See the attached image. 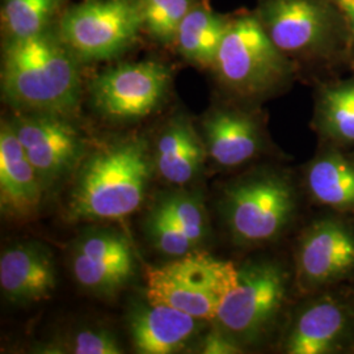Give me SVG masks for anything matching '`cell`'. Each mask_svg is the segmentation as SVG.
Returning <instances> with one entry per match:
<instances>
[{
    "mask_svg": "<svg viewBox=\"0 0 354 354\" xmlns=\"http://www.w3.org/2000/svg\"><path fill=\"white\" fill-rule=\"evenodd\" d=\"M80 61L58 26L26 38H4L1 95L16 112L75 113L82 99Z\"/></svg>",
    "mask_w": 354,
    "mask_h": 354,
    "instance_id": "6da1fadb",
    "label": "cell"
},
{
    "mask_svg": "<svg viewBox=\"0 0 354 354\" xmlns=\"http://www.w3.org/2000/svg\"><path fill=\"white\" fill-rule=\"evenodd\" d=\"M253 11L299 74L302 70H351L349 28L332 0H257Z\"/></svg>",
    "mask_w": 354,
    "mask_h": 354,
    "instance_id": "7a4b0ae2",
    "label": "cell"
},
{
    "mask_svg": "<svg viewBox=\"0 0 354 354\" xmlns=\"http://www.w3.org/2000/svg\"><path fill=\"white\" fill-rule=\"evenodd\" d=\"M151 175L147 142L131 137L95 152L84 162L70 198L75 219L117 221L138 210Z\"/></svg>",
    "mask_w": 354,
    "mask_h": 354,
    "instance_id": "3957f363",
    "label": "cell"
},
{
    "mask_svg": "<svg viewBox=\"0 0 354 354\" xmlns=\"http://www.w3.org/2000/svg\"><path fill=\"white\" fill-rule=\"evenodd\" d=\"M212 70L228 96L247 105L286 91L299 75L250 10L231 13Z\"/></svg>",
    "mask_w": 354,
    "mask_h": 354,
    "instance_id": "277c9868",
    "label": "cell"
},
{
    "mask_svg": "<svg viewBox=\"0 0 354 354\" xmlns=\"http://www.w3.org/2000/svg\"><path fill=\"white\" fill-rule=\"evenodd\" d=\"M145 279L149 302L175 307L200 320H214L239 281V268L196 250L165 266L146 268Z\"/></svg>",
    "mask_w": 354,
    "mask_h": 354,
    "instance_id": "5b68a950",
    "label": "cell"
},
{
    "mask_svg": "<svg viewBox=\"0 0 354 354\" xmlns=\"http://www.w3.org/2000/svg\"><path fill=\"white\" fill-rule=\"evenodd\" d=\"M57 26L82 64L112 61L143 33L140 0H83L67 7Z\"/></svg>",
    "mask_w": 354,
    "mask_h": 354,
    "instance_id": "8992f818",
    "label": "cell"
},
{
    "mask_svg": "<svg viewBox=\"0 0 354 354\" xmlns=\"http://www.w3.org/2000/svg\"><path fill=\"white\" fill-rule=\"evenodd\" d=\"M223 214L232 238L241 244L273 241L289 226L295 213V193L277 174L241 178L225 190Z\"/></svg>",
    "mask_w": 354,
    "mask_h": 354,
    "instance_id": "52a82bcc",
    "label": "cell"
},
{
    "mask_svg": "<svg viewBox=\"0 0 354 354\" xmlns=\"http://www.w3.org/2000/svg\"><path fill=\"white\" fill-rule=\"evenodd\" d=\"M288 274L279 263L239 268V281L219 307L215 322L241 346L254 342L272 324L286 297Z\"/></svg>",
    "mask_w": 354,
    "mask_h": 354,
    "instance_id": "ba28073f",
    "label": "cell"
},
{
    "mask_svg": "<svg viewBox=\"0 0 354 354\" xmlns=\"http://www.w3.org/2000/svg\"><path fill=\"white\" fill-rule=\"evenodd\" d=\"M171 82L172 73L163 62H124L104 70L92 80L91 102L108 120L137 121L159 109Z\"/></svg>",
    "mask_w": 354,
    "mask_h": 354,
    "instance_id": "9c48e42d",
    "label": "cell"
},
{
    "mask_svg": "<svg viewBox=\"0 0 354 354\" xmlns=\"http://www.w3.org/2000/svg\"><path fill=\"white\" fill-rule=\"evenodd\" d=\"M354 272V230L339 218H323L304 230L295 253L301 290L314 291Z\"/></svg>",
    "mask_w": 354,
    "mask_h": 354,
    "instance_id": "30bf717a",
    "label": "cell"
},
{
    "mask_svg": "<svg viewBox=\"0 0 354 354\" xmlns=\"http://www.w3.org/2000/svg\"><path fill=\"white\" fill-rule=\"evenodd\" d=\"M67 118L59 114L16 112L10 121L45 185L68 174L82 153L79 133Z\"/></svg>",
    "mask_w": 354,
    "mask_h": 354,
    "instance_id": "8fae6325",
    "label": "cell"
},
{
    "mask_svg": "<svg viewBox=\"0 0 354 354\" xmlns=\"http://www.w3.org/2000/svg\"><path fill=\"white\" fill-rule=\"evenodd\" d=\"M71 269L84 290L113 297L134 276L136 257L125 235L115 230H96L76 241Z\"/></svg>",
    "mask_w": 354,
    "mask_h": 354,
    "instance_id": "7c38bea8",
    "label": "cell"
},
{
    "mask_svg": "<svg viewBox=\"0 0 354 354\" xmlns=\"http://www.w3.org/2000/svg\"><path fill=\"white\" fill-rule=\"evenodd\" d=\"M203 129L206 151L226 168L248 163L264 143L259 114L241 102L215 106L206 114Z\"/></svg>",
    "mask_w": 354,
    "mask_h": 354,
    "instance_id": "4fadbf2b",
    "label": "cell"
},
{
    "mask_svg": "<svg viewBox=\"0 0 354 354\" xmlns=\"http://www.w3.org/2000/svg\"><path fill=\"white\" fill-rule=\"evenodd\" d=\"M55 286L54 260L41 243L16 244L1 253L0 288L8 302L37 304L50 298Z\"/></svg>",
    "mask_w": 354,
    "mask_h": 354,
    "instance_id": "5bb4252c",
    "label": "cell"
},
{
    "mask_svg": "<svg viewBox=\"0 0 354 354\" xmlns=\"http://www.w3.org/2000/svg\"><path fill=\"white\" fill-rule=\"evenodd\" d=\"M45 184L26 158L10 121L0 129V205L1 212L17 219L36 214Z\"/></svg>",
    "mask_w": 354,
    "mask_h": 354,
    "instance_id": "9a60e30c",
    "label": "cell"
},
{
    "mask_svg": "<svg viewBox=\"0 0 354 354\" xmlns=\"http://www.w3.org/2000/svg\"><path fill=\"white\" fill-rule=\"evenodd\" d=\"M201 322L175 307L147 301L130 314L129 329L138 353L172 354L189 345Z\"/></svg>",
    "mask_w": 354,
    "mask_h": 354,
    "instance_id": "2e32d148",
    "label": "cell"
},
{
    "mask_svg": "<svg viewBox=\"0 0 354 354\" xmlns=\"http://www.w3.org/2000/svg\"><path fill=\"white\" fill-rule=\"evenodd\" d=\"M348 329L346 307L336 299L320 298L295 319L286 339V353H333L340 348Z\"/></svg>",
    "mask_w": 354,
    "mask_h": 354,
    "instance_id": "e0dca14e",
    "label": "cell"
},
{
    "mask_svg": "<svg viewBox=\"0 0 354 354\" xmlns=\"http://www.w3.org/2000/svg\"><path fill=\"white\" fill-rule=\"evenodd\" d=\"M205 152V145L189 120L185 115H176L158 140L156 169L174 185L188 184L201 171Z\"/></svg>",
    "mask_w": 354,
    "mask_h": 354,
    "instance_id": "ac0fdd59",
    "label": "cell"
},
{
    "mask_svg": "<svg viewBox=\"0 0 354 354\" xmlns=\"http://www.w3.org/2000/svg\"><path fill=\"white\" fill-rule=\"evenodd\" d=\"M349 77L332 76L317 82L314 122L323 140L354 145V73Z\"/></svg>",
    "mask_w": 354,
    "mask_h": 354,
    "instance_id": "d6986e66",
    "label": "cell"
},
{
    "mask_svg": "<svg viewBox=\"0 0 354 354\" xmlns=\"http://www.w3.org/2000/svg\"><path fill=\"white\" fill-rule=\"evenodd\" d=\"M231 13L213 11L203 0L196 3L177 32L175 48L189 64L212 68L226 35Z\"/></svg>",
    "mask_w": 354,
    "mask_h": 354,
    "instance_id": "ffe728a7",
    "label": "cell"
},
{
    "mask_svg": "<svg viewBox=\"0 0 354 354\" xmlns=\"http://www.w3.org/2000/svg\"><path fill=\"white\" fill-rule=\"evenodd\" d=\"M308 193L317 203L342 213H354V160L337 151H328L308 165Z\"/></svg>",
    "mask_w": 354,
    "mask_h": 354,
    "instance_id": "44dd1931",
    "label": "cell"
},
{
    "mask_svg": "<svg viewBox=\"0 0 354 354\" xmlns=\"http://www.w3.org/2000/svg\"><path fill=\"white\" fill-rule=\"evenodd\" d=\"M66 0H1V28L6 38H26L55 26Z\"/></svg>",
    "mask_w": 354,
    "mask_h": 354,
    "instance_id": "7402d4cb",
    "label": "cell"
},
{
    "mask_svg": "<svg viewBox=\"0 0 354 354\" xmlns=\"http://www.w3.org/2000/svg\"><path fill=\"white\" fill-rule=\"evenodd\" d=\"M200 0H140L143 33L162 46H174L183 20Z\"/></svg>",
    "mask_w": 354,
    "mask_h": 354,
    "instance_id": "603a6c76",
    "label": "cell"
},
{
    "mask_svg": "<svg viewBox=\"0 0 354 354\" xmlns=\"http://www.w3.org/2000/svg\"><path fill=\"white\" fill-rule=\"evenodd\" d=\"M146 228L155 248L165 256L176 259L197 250V245L159 203L149 215Z\"/></svg>",
    "mask_w": 354,
    "mask_h": 354,
    "instance_id": "cb8c5ba5",
    "label": "cell"
},
{
    "mask_svg": "<svg viewBox=\"0 0 354 354\" xmlns=\"http://www.w3.org/2000/svg\"><path fill=\"white\" fill-rule=\"evenodd\" d=\"M159 203L198 247L207 234V218L201 198L187 192H177L167 194Z\"/></svg>",
    "mask_w": 354,
    "mask_h": 354,
    "instance_id": "d4e9b609",
    "label": "cell"
},
{
    "mask_svg": "<svg viewBox=\"0 0 354 354\" xmlns=\"http://www.w3.org/2000/svg\"><path fill=\"white\" fill-rule=\"evenodd\" d=\"M48 354H121L122 346L106 329H84L64 339H58L38 351Z\"/></svg>",
    "mask_w": 354,
    "mask_h": 354,
    "instance_id": "484cf974",
    "label": "cell"
},
{
    "mask_svg": "<svg viewBox=\"0 0 354 354\" xmlns=\"http://www.w3.org/2000/svg\"><path fill=\"white\" fill-rule=\"evenodd\" d=\"M243 352V346L225 330L218 327L206 333L201 345V353L236 354Z\"/></svg>",
    "mask_w": 354,
    "mask_h": 354,
    "instance_id": "4316f807",
    "label": "cell"
},
{
    "mask_svg": "<svg viewBox=\"0 0 354 354\" xmlns=\"http://www.w3.org/2000/svg\"><path fill=\"white\" fill-rule=\"evenodd\" d=\"M337 8L342 11L351 33V46H352V66L351 71H354V0H332Z\"/></svg>",
    "mask_w": 354,
    "mask_h": 354,
    "instance_id": "83f0119b",
    "label": "cell"
},
{
    "mask_svg": "<svg viewBox=\"0 0 354 354\" xmlns=\"http://www.w3.org/2000/svg\"><path fill=\"white\" fill-rule=\"evenodd\" d=\"M351 158H352V159H353V160H354V153H353V155H351Z\"/></svg>",
    "mask_w": 354,
    "mask_h": 354,
    "instance_id": "f1b7e54d",
    "label": "cell"
},
{
    "mask_svg": "<svg viewBox=\"0 0 354 354\" xmlns=\"http://www.w3.org/2000/svg\"><path fill=\"white\" fill-rule=\"evenodd\" d=\"M353 73H354V71H353Z\"/></svg>",
    "mask_w": 354,
    "mask_h": 354,
    "instance_id": "f546056e",
    "label": "cell"
}]
</instances>
